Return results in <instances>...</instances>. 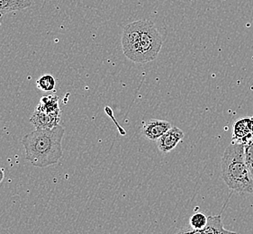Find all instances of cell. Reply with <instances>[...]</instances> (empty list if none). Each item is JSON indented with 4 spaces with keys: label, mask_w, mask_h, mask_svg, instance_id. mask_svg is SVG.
Segmentation results:
<instances>
[{
    "label": "cell",
    "mask_w": 253,
    "mask_h": 234,
    "mask_svg": "<svg viewBox=\"0 0 253 234\" xmlns=\"http://www.w3.org/2000/svg\"><path fill=\"white\" fill-rule=\"evenodd\" d=\"M65 129L57 125L51 129H36L22 140L26 159L37 168H43L59 162L62 157V139Z\"/></svg>",
    "instance_id": "6da1fadb"
},
{
    "label": "cell",
    "mask_w": 253,
    "mask_h": 234,
    "mask_svg": "<svg viewBox=\"0 0 253 234\" xmlns=\"http://www.w3.org/2000/svg\"><path fill=\"white\" fill-rule=\"evenodd\" d=\"M221 177L228 188L238 194H253V178L244 156V144L228 146L221 160Z\"/></svg>",
    "instance_id": "7a4b0ae2"
},
{
    "label": "cell",
    "mask_w": 253,
    "mask_h": 234,
    "mask_svg": "<svg viewBox=\"0 0 253 234\" xmlns=\"http://www.w3.org/2000/svg\"><path fill=\"white\" fill-rule=\"evenodd\" d=\"M162 46L161 34L151 21H144L140 40L124 54L135 63H147L157 58Z\"/></svg>",
    "instance_id": "3957f363"
},
{
    "label": "cell",
    "mask_w": 253,
    "mask_h": 234,
    "mask_svg": "<svg viewBox=\"0 0 253 234\" xmlns=\"http://www.w3.org/2000/svg\"><path fill=\"white\" fill-rule=\"evenodd\" d=\"M171 127H172L171 122H168L165 120L150 119L148 121L142 122L141 132L143 137L147 140L157 142L158 140Z\"/></svg>",
    "instance_id": "277c9868"
},
{
    "label": "cell",
    "mask_w": 253,
    "mask_h": 234,
    "mask_svg": "<svg viewBox=\"0 0 253 234\" xmlns=\"http://www.w3.org/2000/svg\"><path fill=\"white\" fill-rule=\"evenodd\" d=\"M184 136V132L180 128L172 126L156 142L159 151L162 153L172 152L178 143L182 142Z\"/></svg>",
    "instance_id": "5b68a950"
},
{
    "label": "cell",
    "mask_w": 253,
    "mask_h": 234,
    "mask_svg": "<svg viewBox=\"0 0 253 234\" xmlns=\"http://www.w3.org/2000/svg\"><path fill=\"white\" fill-rule=\"evenodd\" d=\"M143 26L144 21L140 20L132 22L125 27L122 36V48L124 52L139 41Z\"/></svg>",
    "instance_id": "8992f818"
},
{
    "label": "cell",
    "mask_w": 253,
    "mask_h": 234,
    "mask_svg": "<svg viewBox=\"0 0 253 234\" xmlns=\"http://www.w3.org/2000/svg\"><path fill=\"white\" fill-rule=\"evenodd\" d=\"M253 137V117L242 118L233 123V142L244 144Z\"/></svg>",
    "instance_id": "52a82bcc"
},
{
    "label": "cell",
    "mask_w": 253,
    "mask_h": 234,
    "mask_svg": "<svg viewBox=\"0 0 253 234\" xmlns=\"http://www.w3.org/2000/svg\"><path fill=\"white\" fill-rule=\"evenodd\" d=\"M61 117H54L42 111L36 107L35 112L31 117L30 122L36 129H51L59 125Z\"/></svg>",
    "instance_id": "ba28073f"
},
{
    "label": "cell",
    "mask_w": 253,
    "mask_h": 234,
    "mask_svg": "<svg viewBox=\"0 0 253 234\" xmlns=\"http://www.w3.org/2000/svg\"><path fill=\"white\" fill-rule=\"evenodd\" d=\"M33 5V0H0V18L15 11L29 8Z\"/></svg>",
    "instance_id": "9c48e42d"
},
{
    "label": "cell",
    "mask_w": 253,
    "mask_h": 234,
    "mask_svg": "<svg viewBox=\"0 0 253 234\" xmlns=\"http://www.w3.org/2000/svg\"><path fill=\"white\" fill-rule=\"evenodd\" d=\"M202 234H237L232 231H228L223 227L221 215L208 216V223L201 231Z\"/></svg>",
    "instance_id": "30bf717a"
},
{
    "label": "cell",
    "mask_w": 253,
    "mask_h": 234,
    "mask_svg": "<svg viewBox=\"0 0 253 234\" xmlns=\"http://www.w3.org/2000/svg\"><path fill=\"white\" fill-rule=\"evenodd\" d=\"M37 107H39L42 111L48 115L61 117V109L59 107V97L55 95L42 97Z\"/></svg>",
    "instance_id": "8fae6325"
},
{
    "label": "cell",
    "mask_w": 253,
    "mask_h": 234,
    "mask_svg": "<svg viewBox=\"0 0 253 234\" xmlns=\"http://www.w3.org/2000/svg\"><path fill=\"white\" fill-rule=\"evenodd\" d=\"M56 80L53 76L45 74L40 77L36 81V87L42 91L51 92L55 88Z\"/></svg>",
    "instance_id": "7c38bea8"
},
{
    "label": "cell",
    "mask_w": 253,
    "mask_h": 234,
    "mask_svg": "<svg viewBox=\"0 0 253 234\" xmlns=\"http://www.w3.org/2000/svg\"><path fill=\"white\" fill-rule=\"evenodd\" d=\"M208 223V216L202 213H195L189 219L190 227L197 231H202Z\"/></svg>",
    "instance_id": "4fadbf2b"
},
{
    "label": "cell",
    "mask_w": 253,
    "mask_h": 234,
    "mask_svg": "<svg viewBox=\"0 0 253 234\" xmlns=\"http://www.w3.org/2000/svg\"><path fill=\"white\" fill-rule=\"evenodd\" d=\"M244 156L250 173L253 178V137L244 143Z\"/></svg>",
    "instance_id": "5bb4252c"
},
{
    "label": "cell",
    "mask_w": 253,
    "mask_h": 234,
    "mask_svg": "<svg viewBox=\"0 0 253 234\" xmlns=\"http://www.w3.org/2000/svg\"><path fill=\"white\" fill-rule=\"evenodd\" d=\"M4 178H5V169L0 168V183L4 180Z\"/></svg>",
    "instance_id": "9a60e30c"
},
{
    "label": "cell",
    "mask_w": 253,
    "mask_h": 234,
    "mask_svg": "<svg viewBox=\"0 0 253 234\" xmlns=\"http://www.w3.org/2000/svg\"><path fill=\"white\" fill-rule=\"evenodd\" d=\"M194 234H201V231H197V230H195V231H194Z\"/></svg>",
    "instance_id": "2e32d148"
}]
</instances>
